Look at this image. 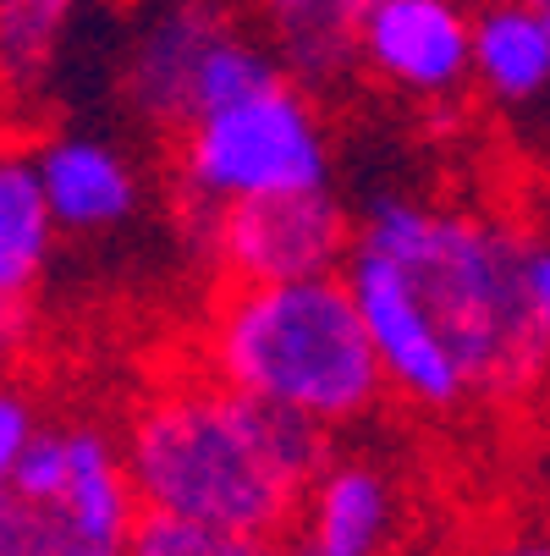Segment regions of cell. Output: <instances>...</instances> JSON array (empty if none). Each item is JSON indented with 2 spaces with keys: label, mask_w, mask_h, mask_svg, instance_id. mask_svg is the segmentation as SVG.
Returning <instances> with one entry per match:
<instances>
[{
  "label": "cell",
  "mask_w": 550,
  "mask_h": 556,
  "mask_svg": "<svg viewBox=\"0 0 550 556\" xmlns=\"http://www.w3.org/2000/svg\"><path fill=\"white\" fill-rule=\"evenodd\" d=\"M325 425L254 403L220 380L149 391L127 425V468L143 513L281 534L325 473Z\"/></svg>",
  "instance_id": "obj_1"
},
{
  "label": "cell",
  "mask_w": 550,
  "mask_h": 556,
  "mask_svg": "<svg viewBox=\"0 0 550 556\" xmlns=\"http://www.w3.org/2000/svg\"><path fill=\"white\" fill-rule=\"evenodd\" d=\"M77 0H0V45H7V66L17 84L44 72L61 28L72 23Z\"/></svg>",
  "instance_id": "obj_18"
},
{
  "label": "cell",
  "mask_w": 550,
  "mask_h": 556,
  "mask_svg": "<svg viewBox=\"0 0 550 556\" xmlns=\"http://www.w3.org/2000/svg\"><path fill=\"white\" fill-rule=\"evenodd\" d=\"M474 84L496 105H528L550 89V23L523 0H485L474 12Z\"/></svg>",
  "instance_id": "obj_11"
},
{
  "label": "cell",
  "mask_w": 550,
  "mask_h": 556,
  "mask_svg": "<svg viewBox=\"0 0 550 556\" xmlns=\"http://www.w3.org/2000/svg\"><path fill=\"white\" fill-rule=\"evenodd\" d=\"M276 23L281 55L303 84H331L358 55V23L369 0H259Z\"/></svg>",
  "instance_id": "obj_14"
},
{
  "label": "cell",
  "mask_w": 550,
  "mask_h": 556,
  "mask_svg": "<svg viewBox=\"0 0 550 556\" xmlns=\"http://www.w3.org/2000/svg\"><path fill=\"white\" fill-rule=\"evenodd\" d=\"M0 556H127V551L89 540L61 507H28V502L7 496V513H0Z\"/></svg>",
  "instance_id": "obj_17"
},
{
  "label": "cell",
  "mask_w": 550,
  "mask_h": 556,
  "mask_svg": "<svg viewBox=\"0 0 550 556\" xmlns=\"http://www.w3.org/2000/svg\"><path fill=\"white\" fill-rule=\"evenodd\" d=\"M523 287H528V308H534L539 331L550 337V237L523 243Z\"/></svg>",
  "instance_id": "obj_21"
},
{
  "label": "cell",
  "mask_w": 550,
  "mask_h": 556,
  "mask_svg": "<svg viewBox=\"0 0 550 556\" xmlns=\"http://www.w3.org/2000/svg\"><path fill=\"white\" fill-rule=\"evenodd\" d=\"M523 7H534V12H539V17L550 23V0H523Z\"/></svg>",
  "instance_id": "obj_23"
},
{
  "label": "cell",
  "mask_w": 550,
  "mask_h": 556,
  "mask_svg": "<svg viewBox=\"0 0 550 556\" xmlns=\"http://www.w3.org/2000/svg\"><path fill=\"white\" fill-rule=\"evenodd\" d=\"M358 249L419 281L479 396H523L550 369V337L539 331L523 287V237L501 220L380 199Z\"/></svg>",
  "instance_id": "obj_2"
},
{
  "label": "cell",
  "mask_w": 550,
  "mask_h": 556,
  "mask_svg": "<svg viewBox=\"0 0 550 556\" xmlns=\"http://www.w3.org/2000/svg\"><path fill=\"white\" fill-rule=\"evenodd\" d=\"M358 61L408 100H451L474 84V12L462 0H369Z\"/></svg>",
  "instance_id": "obj_7"
},
{
  "label": "cell",
  "mask_w": 550,
  "mask_h": 556,
  "mask_svg": "<svg viewBox=\"0 0 550 556\" xmlns=\"http://www.w3.org/2000/svg\"><path fill=\"white\" fill-rule=\"evenodd\" d=\"M66 446H72V468H66L61 513L84 529L89 540L127 551V540L143 523V502H138L127 457L100 430H66Z\"/></svg>",
  "instance_id": "obj_12"
},
{
  "label": "cell",
  "mask_w": 550,
  "mask_h": 556,
  "mask_svg": "<svg viewBox=\"0 0 550 556\" xmlns=\"http://www.w3.org/2000/svg\"><path fill=\"white\" fill-rule=\"evenodd\" d=\"M209 249L243 287L308 281L336 276L347 254V215L331 193H297V199H254L215 210Z\"/></svg>",
  "instance_id": "obj_6"
},
{
  "label": "cell",
  "mask_w": 550,
  "mask_h": 556,
  "mask_svg": "<svg viewBox=\"0 0 550 556\" xmlns=\"http://www.w3.org/2000/svg\"><path fill=\"white\" fill-rule=\"evenodd\" d=\"M204 364L220 386L325 430L363 419L391 386L347 276L276 287L231 281V292L209 308Z\"/></svg>",
  "instance_id": "obj_3"
},
{
  "label": "cell",
  "mask_w": 550,
  "mask_h": 556,
  "mask_svg": "<svg viewBox=\"0 0 550 556\" xmlns=\"http://www.w3.org/2000/svg\"><path fill=\"white\" fill-rule=\"evenodd\" d=\"M66 468H72V446L66 430H39L28 441V452L7 468V496L28 502V507H61L66 496Z\"/></svg>",
  "instance_id": "obj_19"
},
{
  "label": "cell",
  "mask_w": 550,
  "mask_h": 556,
  "mask_svg": "<svg viewBox=\"0 0 550 556\" xmlns=\"http://www.w3.org/2000/svg\"><path fill=\"white\" fill-rule=\"evenodd\" d=\"M34 166L61 231H111L138 210V172L105 138L84 132L44 138L34 149Z\"/></svg>",
  "instance_id": "obj_10"
},
{
  "label": "cell",
  "mask_w": 550,
  "mask_h": 556,
  "mask_svg": "<svg viewBox=\"0 0 550 556\" xmlns=\"http://www.w3.org/2000/svg\"><path fill=\"white\" fill-rule=\"evenodd\" d=\"M276 84H286V77H281V61H276L265 45H254V39H243L238 28H231L226 39H215V50H209L204 66H199L193 116H209V111H226V105H243V100H254V94H265V89H276Z\"/></svg>",
  "instance_id": "obj_15"
},
{
  "label": "cell",
  "mask_w": 550,
  "mask_h": 556,
  "mask_svg": "<svg viewBox=\"0 0 550 556\" xmlns=\"http://www.w3.org/2000/svg\"><path fill=\"white\" fill-rule=\"evenodd\" d=\"M226 34L231 12L220 0H154L121 61V89L132 111L149 122H193L199 66Z\"/></svg>",
  "instance_id": "obj_8"
},
{
  "label": "cell",
  "mask_w": 550,
  "mask_h": 556,
  "mask_svg": "<svg viewBox=\"0 0 550 556\" xmlns=\"http://www.w3.org/2000/svg\"><path fill=\"white\" fill-rule=\"evenodd\" d=\"M485 556H550V534H507L485 545Z\"/></svg>",
  "instance_id": "obj_22"
},
{
  "label": "cell",
  "mask_w": 550,
  "mask_h": 556,
  "mask_svg": "<svg viewBox=\"0 0 550 556\" xmlns=\"http://www.w3.org/2000/svg\"><path fill=\"white\" fill-rule=\"evenodd\" d=\"M55 231L61 226L44 199L34 154L12 149L7 166H0V298H7V308H23V298L39 287Z\"/></svg>",
  "instance_id": "obj_13"
},
{
  "label": "cell",
  "mask_w": 550,
  "mask_h": 556,
  "mask_svg": "<svg viewBox=\"0 0 550 556\" xmlns=\"http://www.w3.org/2000/svg\"><path fill=\"white\" fill-rule=\"evenodd\" d=\"M127 556H286L276 534L254 529H220V523H193V518H166L143 513L138 534L127 540Z\"/></svg>",
  "instance_id": "obj_16"
},
{
  "label": "cell",
  "mask_w": 550,
  "mask_h": 556,
  "mask_svg": "<svg viewBox=\"0 0 550 556\" xmlns=\"http://www.w3.org/2000/svg\"><path fill=\"white\" fill-rule=\"evenodd\" d=\"M182 182L199 204H254L325 193L331 143L297 84H276L243 105L193 116L182 132Z\"/></svg>",
  "instance_id": "obj_4"
},
{
  "label": "cell",
  "mask_w": 550,
  "mask_h": 556,
  "mask_svg": "<svg viewBox=\"0 0 550 556\" xmlns=\"http://www.w3.org/2000/svg\"><path fill=\"white\" fill-rule=\"evenodd\" d=\"M347 281H353V298L363 308V326H369V342L385 364L391 391H402L419 408H457L462 396H474V380H468V369L451 353L419 281L402 265H391L369 249H353Z\"/></svg>",
  "instance_id": "obj_5"
},
{
  "label": "cell",
  "mask_w": 550,
  "mask_h": 556,
  "mask_svg": "<svg viewBox=\"0 0 550 556\" xmlns=\"http://www.w3.org/2000/svg\"><path fill=\"white\" fill-rule=\"evenodd\" d=\"M397 480L369 457H331L303 496L297 556H380L397 534Z\"/></svg>",
  "instance_id": "obj_9"
},
{
  "label": "cell",
  "mask_w": 550,
  "mask_h": 556,
  "mask_svg": "<svg viewBox=\"0 0 550 556\" xmlns=\"http://www.w3.org/2000/svg\"><path fill=\"white\" fill-rule=\"evenodd\" d=\"M34 435H39V419L28 408V396L23 391H7V396H0V468H12L28 452Z\"/></svg>",
  "instance_id": "obj_20"
}]
</instances>
